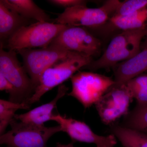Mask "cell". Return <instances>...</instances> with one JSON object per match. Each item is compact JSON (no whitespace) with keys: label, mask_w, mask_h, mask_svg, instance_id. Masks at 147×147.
<instances>
[{"label":"cell","mask_w":147,"mask_h":147,"mask_svg":"<svg viewBox=\"0 0 147 147\" xmlns=\"http://www.w3.org/2000/svg\"><path fill=\"white\" fill-rule=\"evenodd\" d=\"M70 79L72 89L67 95L76 98L85 108L95 104L115 84L110 77L90 71H78Z\"/></svg>","instance_id":"5b68a950"},{"label":"cell","mask_w":147,"mask_h":147,"mask_svg":"<svg viewBox=\"0 0 147 147\" xmlns=\"http://www.w3.org/2000/svg\"><path fill=\"white\" fill-rule=\"evenodd\" d=\"M92 61V57L76 53L51 66L42 73L34 93L26 103L30 105L39 101L46 92L70 79L76 71L88 65Z\"/></svg>","instance_id":"7a4b0ae2"},{"label":"cell","mask_w":147,"mask_h":147,"mask_svg":"<svg viewBox=\"0 0 147 147\" xmlns=\"http://www.w3.org/2000/svg\"><path fill=\"white\" fill-rule=\"evenodd\" d=\"M146 28L123 31L111 40L99 59L84 67L91 70L114 68L120 62L128 59L141 51L140 46L146 35Z\"/></svg>","instance_id":"6da1fadb"},{"label":"cell","mask_w":147,"mask_h":147,"mask_svg":"<svg viewBox=\"0 0 147 147\" xmlns=\"http://www.w3.org/2000/svg\"><path fill=\"white\" fill-rule=\"evenodd\" d=\"M137 106L147 105V75L142 74L125 83Z\"/></svg>","instance_id":"ffe728a7"},{"label":"cell","mask_w":147,"mask_h":147,"mask_svg":"<svg viewBox=\"0 0 147 147\" xmlns=\"http://www.w3.org/2000/svg\"><path fill=\"white\" fill-rule=\"evenodd\" d=\"M101 47L100 40L86 28L67 26L47 47L77 52L93 57L99 55Z\"/></svg>","instance_id":"ba28073f"},{"label":"cell","mask_w":147,"mask_h":147,"mask_svg":"<svg viewBox=\"0 0 147 147\" xmlns=\"http://www.w3.org/2000/svg\"><path fill=\"white\" fill-rule=\"evenodd\" d=\"M11 129L1 135L0 144L9 147H46L48 140L61 131L60 125L47 127L25 124L13 119Z\"/></svg>","instance_id":"8992f818"},{"label":"cell","mask_w":147,"mask_h":147,"mask_svg":"<svg viewBox=\"0 0 147 147\" xmlns=\"http://www.w3.org/2000/svg\"><path fill=\"white\" fill-rule=\"evenodd\" d=\"M147 8V0H127L121 1L113 16H126Z\"/></svg>","instance_id":"44dd1931"},{"label":"cell","mask_w":147,"mask_h":147,"mask_svg":"<svg viewBox=\"0 0 147 147\" xmlns=\"http://www.w3.org/2000/svg\"><path fill=\"white\" fill-rule=\"evenodd\" d=\"M30 105L25 102L18 103L0 99V135L4 134L9 125L14 118L16 112L20 109H28Z\"/></svg>","instance_id":"ac0fdd59"},{"label":"cell","mask_w":147,"mask_h":147,"mask_svg":"<svg viewBox=\"0 0 147 147\" xmlns=\"http://www.w3.org/2000/svg\"><path fill=\"white\" fill-rule=\"evenodd\" d=\"M7 8L24 18L37 22H50V16L32 0H1Z\"/></svg>","instance_id":"2e32d148"},{"label":"cell","mask_w":147,"mask_h":147,"mask_svg":"<svg viewBox=\"0 0 147 147\" xmlns=\"http://www.w3.org/2000/svg\"><path fill=\"white\" fill-rule=\"evenodd\" d=\"M34 20L23 17L7 8L0 1V39L3 45L19 29L33 24Z\"/></svg>","instance_id":"5bb4252c"},{"label":"cell","mask_w":147,"mask_h":147,"mask_svg":"<svg viewBox=\"0 0 147 147\" xmlns=\"http://www.w3.org/2000/svg\"><path fill=\"white\" fill-rule=\"evenodd\" d=\"M7 147H8V146H7Z\"/></svg>","instance_id":"484cf974"},{"label":"cell","mask_w":147,"mask_h":147,"mask_svg":"<svg viewBox=\"0 0 147 147\" xmlns=\"http://www.w3.org/2000/svg\"><path fill=\"white\" fill-rule=\"evenodd\" d=\"M0 74L13 85L14 94L10 101L22 103L34 92L31 80L24 66L18 60L15 50H4L0 44Z\"/></svg>","instance_id":"52a82bcc"},{"label":"cell","mask_w":147,"mask_h":147,"mask_svg":"<svg viewBox=\"0 0 147 147\" xmlns=\"http://www.w3.org/2000/svg\"><path fill=\"white\" fill-rule=\"evenodd\" d=\"M115 84H125L147 70V48L114 67Z\"/></svg>","instance_id":"4fadbf2b"},{"label":"cell","mask_w":147,"mask_h":147,"mask_svg":"<svg viewBox=\"0 0 147 147\" xmlns=\"http://www.w3.org/2000/svg\"><path fill=\"white\" fill-rule=\"evenodd\" d=\"M57 147H74V146H73V142H72L67 145H63L61 144H58Z\"/></svg>","instance_id":"cb8c5ba5"},{"label":"cell","mask_w":147,"mask_h":147,"mask_svg":"<svg viewBox=\"0 0 147 147\" xmlns=\"http://www.w3.org/2000/svg\"><path fill=\"white\" fill-rule=\"evenodd\" d=\"M147 26V8L126 16H113L106 24L98 28H101L102 31L107 33L110 32L111 30L123 31L146 28Z\"/></svg>","instance_id":"9a60e30c"},{"label":"cell","mask_w":147,"mask_h":147,"mask_svg":"<svg viewBox=\"0 0 147 147\" xmlns=\"http://www.w3.org/2000/svg\"><path fill=\"white\" fill-rule=\"evenodd\" d=\"M122 126L147 134V105L136 106L124 116Z\"/></svg>","instance_id":"d6986e66"},{"label":"cell","mask_w":147,"mask_h":147,"mask_svg":"<svg viewBox=\"0 0 147 147\" xmlns=\"http://www.w3.org/2000/svg\"><path fill=\"white\" fill-rule=\"evenodd\" d=\"M68 89L65 85H60L57 95L53 100L26 113L19 115L16 114L13 119L25 124L36 126L44 125V123L51 120L54 115L53 110L56 108L58 101L66 94Z\"/></svg>","instance_id":"7c38bea8"},{"label":"cell","mask_w":147,"mask_h":147,"mask_svg":"<svg viewBox=\"0 0 147 147\" xmlns=\"http://www.w3.org/2000/svg\"><path fill=\"white\" fill-rule=\"evenodd\" d=\"M134 99L126 84H115L96 103V108L103 123L112 125L128 113Z\"/></svg>","instance_id":"30bf717a"},{"label":"cell","mask_w":147,"mask_h":147,"mask_svg":"<svg viewBox=\"0 0 147 147\" xmlns=\"http://www.w3.org/2000/svg\"><path fill=\"white\" fill-rule=\"evenodd\" d=\"M112 134L124 147H147V134L118 125L112 124Z\"/></svg>","instance_id":"e0dca14e"},{"label":"cell","mask_w":147,"mask_h":147,"mask_svg":"<svg viewBox=\"0 0 147 147\" xmlns=\"http://www.w3.org/2000/svg\"><path fill=\"white\" fill-rule=\"evenodd\" d=\"M16 51L23 59V66L31 80L34 91L42 73L47 69L77 53L49 47L20 49Z\"/></svg>","instance_id":"9c48e42d"},{"label":"cell","mask_w":147,"mask_h":147,"mask_svg":"<svg viewBox=\"0 0 147 147\" xmlns=\"http://www.w3.org/2000/svg\"><path fill=\"white\" fill-rule=\"evenodd\" d=\"M145 38L144 42V48L147 47V26L146 28V35H145Z\"/></svg>","instance_id":"d4e9b609"},{"label":"cell","mask_w":147,"mask_h":147,"mask_svg":"<svg viewBox=\"0 0 147 147\" xmlns=\"http://www.w3.org/2000/svg\"><path fill=\"white\" fill-rule=\"evenodd\" d=\"M120 3L118 0H109L97 8L80 5L66 9L52 23L85 27L89 31L96 30L106 24L114 15Z\"/></svg>","instance_id":"3957f363"},{"label":"cell","mask_w":147,"mask_h":147,"mask_svg":"<svg viewBox=\"0 0 147 147\" xmlns=\"http://www.w3.org/2000/svg\"><path fill=\"white\" fill-rule=\"evenodd\" d=\"M51 121L57 123L61 131L65 132L74 142L94 144L96 147H114L117 144L114 134L100 136L96 134L84 122L67 118L59 114L53 116Z\"/></svg>","instance_id":"8fae6325"},{"label":"cell","mask_w":147,"mask_h":147,"mask_svg":"<svg viewBox=\"0 0 147 147\" xmlns=\"http://www.w3.org/2000/svg\"><path fill=\"white\" fill-rule=\"evenodd\" d=\"M48 3L53 5L66 9L71 8L76 6H87V1L84 0H49Z\"/></svg>","instance_id":"7402d4cb"},{"label":"cell","mask_w":147,"mask_h":147,"mask_svg":"<svg viewBox=\"0 0 147 147\" xmlns=\"http://www.w3.org/2000/svg\"><path fill=\"white\" fill-rule=\"evenodd\" d=\"M68 25L47 22H36L23 27L2 45L8 50L46 48Z\"/></svg>","instance_id":"277c9868"},{"label":"cell","mask_w":147,"mask_h":147,"mask_svg":"<svg viewBox=\"0 0 147 147\" xmlns=\"http://www.w3.org/2000/svg\"><path fill=\"white\" fill-rule=\"evenodd\" d=\"M0 90L5 91L9 93L10 100L14 96V88L13 85L1 74H0Z\"/></svg>","instance_id":"603a6c76"}]
</instances>
